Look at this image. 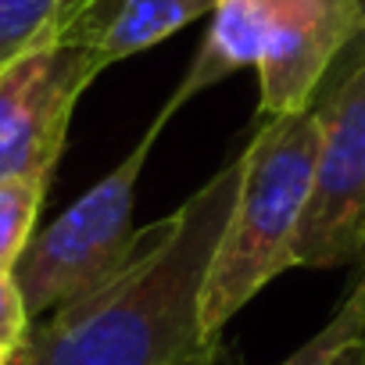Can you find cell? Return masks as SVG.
Wrapping results in <instances>:
<instances>
[{"mask_svg": "<svg viewBox=\"0 0 365 365\" xmlns=\"http://www.w3.org/2000/svg\"><path fill=\"white\" fill-rule=\"evenodd\" d=\"M0 365H11V354L8 351H0Z\"/></svg>", "mask_w": 365, "mask_h": 365, "instance_id": "obj_16", "label": "cell"}, {"mask_svg": "<svg viewBox=\"0 0 365 365\" xmlns=\"http://www.w3.org/2000/svg\"><path fill=\"white\" fill-rule=\"evenodd\" d=\"M244 154L172 215L136 230L125 258L36 319L11 365H182L201 347V294L226 233Z\"/></svg>", "mask_w": 365, "mask_h": 365, "instance_id": "obj_1", "label": "cell"}, {"mask_svg": "<svg viewBox=\"0 0 365 365\" xmlns=\"http://www.w3.org/2000/svg\"><path fill=\"white\" fill-rule=\"evenodd\" d=\"M47 187L51 179H0V269L4 272H15L19 258L36 237Z\"/></svg>", "mask_w": 365, "mask_h": 365, "instance_id": "obj_11", "label": "cell"}, {"mask_svg": "<svg viewBox=\"0 0 365 365\" xmlns=\"http://www.w3.org/2000/svg\"><path fill=\"white\" fill-rule=\"evenodd\" d=\"M240 154V190L201 294L205 344H219L226 322L251 297H258L283 272L297 269L294 244L319 154L315 108L255 122V136Z\"/></svg>", "mask_w": 365, "mask_h": 365, "instance_id": "obj_2", "label": "cell"}, {"mask_svg": "<svg viewBox=\"0 0 365 365\" xmlns=\"http://www.w3.org/2000/svg\"><path fill=\"white\" fill-rule=\"evenodd\" d=\"M108 65L72 43H47L0 68V179H51L86 86Z\"/></svg>", "mask_w": 365, "mask_h": 365, "instance_id": "obj_5", "label": "cell"}, {"mask_svg": "<svg viewBox=\"0 0 365 365\" xmlns=\"http://www.w3.org/2000/svg\"><path fill=\"white\" fill-rule=\"evenodd\" d=\"M329 365H365V336H358V340L344 344V347L333 354V361H329Z\"/></svg>", "mask_w": 365, "mask_h": 365, "instance_id": "obj_14", "label": "cell"}, {"mask_svg": "<svg viewBox=\"0 0 365 365\" xmlns=\"http://www.w3.org/2000/svg\"><path fill=\"white\" fill-rule=\"evenodd\" d=\"M83 0H0V68L58 43Z\"/></svg>", "mask_w": 365, "mask_h": 365, "instance_id": "obj_9", "label": "cell"}, {"mask_svg": "<svg viewBox=\"0 0 365 365\" xmlns=\"http://www.w3.org/2000/svg\"><path fill=\"white\" fill-rule=\"evenodd\" d=\"M172 115L175 111L161 104L140 143L101 182H93L72 208H65L47 230H40L29 240L26 255L15 265V279L33 322L61 308L65 301L79 297L83 290H90L125 258L136 237L133 226L136 182L154 140L172 122Z\"/></svg>", "mask_w": 365, "mask_h": 365, "instance_id": "obj_3", "label": "cell"}, {"mask_svg": "<svg viewBox=\"0 0 365 365\" xmlns=\"http://www.w3.org/2000/svg\"><path fill=\"white\" fill-rule=\"evenodd\" d=\"M361 29V0H276L258 61V122L308 111Z\"/></svg>", "mask_w": 365, "mask_h": 365, "instance_id": "obj_6", "label": "cell"}, {"mask_svg": "<svg viewBox=\"0 0 365 365\" xmlns=\"http://www.w3.org/2000/svg\"><path fill=\"white\" fill-rule=\"evenodd\" d=\"M86 4H90V0H83V4H79V8H86ZM72 19H76V15H72Z\"/></svg>", "mask_w": 365, "mask_h": 365, "instance_id": "obj_17", "label": "cell"}, {"mask_svg": "<svg viewBox=\"0 0 365 365\" xmlns=\"http://www.w3.org/2000/svg\"><path fill=\"white\" fill-rule=\"evenodd\" d=\"M361 8H365V0H361ZM361 61H365V29H361V36H358V43H354V47H351V51H347V54H344V58L336 61V68L329 72V79L322 83V90H329V86H336V83H340L344 76H351V72H354V68H358ZM322 90H319V93H322Z\"/></svg>", "mask_w": 365, "mask_h": 365, "instance_id": "obj_13", "label": "cell"}, {"mask_svg": "<svg viewBox=\"0 0 365 365\" xmlns=\"http://www.w3.org/2000/svg\"><path fill=\"white\" fill-rule=\"evenodd\" d=\"M215 0H90L65 26L58 43L86 47L104 65L143 54L201 15H212Z\"/></svg>", "mask_w": 365, "mask_h": 365, "instance_id": "obj_7", "label": "cell"}, {"mask_svg": "<svg viewBox=\"0 0 365 365\" xmlns=\"http://www.w3.org/2000/svg\"><path fill=\"white\" fill-rule=\"evenodd\" d=\"M29 329H33V315L19 290V279H15V272L0 269V351L15 354L26 344Z\"/></svg>", "mask_w": 365, "mask_h": 365, "instance_id": "obj_12", "label": "cell"}, {"mask_svg": "<svg viewBox=\"0 0 365 365\" xmlns=\"http://www.w3.org/2000/svg\"><path fill=\"white\" fill-rule=\"evenodd\" d=\"M312 108L319 154L294 262L297 269H344L365 255V61Z\"/></svg>", "mask_w": 365, "mask_h": 365, "instance_id": "obj_4", "label": "cell"}, {"mask_svg": "<svg viewBox=\"0 0 365 365\" xmlns=\"http://www.w3.org/2000/svg\"><path fill=\"white\" fill-rule=\"evenodd\" d=\"M182 365H226V347H222V344H208V347H201L194 358H187Z\"/></svg>", "mask_w": 365, "mask_h": 365, "instance_id": "obj_15", "label": "cell"}, {"mask_svg": "<svg viewBox=\"0 0 365 365\" xmlns=\"http://www.w3.org/2000/svg\"><path fill=\"white\" fill-rule=\"evenodd\" d=\"M358 336H365V255L354 265V279L344 290V297L333 308V315L326 319V326L315 336H308L294 354H287L279 365H329L333 354L344 344L358 340Z\"/></svg>", "mask_w": 365, "mask_h": 365, "instance_id": "obj_10", "label": "cell"}, {"mask_svg": "<svg viewBox=\"0 0 365 365\" xmlns=\"http://www.w3.org/2000/svg\"><path fill=\"white\" fill-rule=\"evenodd\" d=\"M272 11H276V0H215L205 43L165 104L179 111L190 97L205 93L208 86H219L233 72L251 65L258 68L272 26Z\"/></svg>", "mask_w": 365, "mask_h": 365, "instance_id": "obj_8", "label": "cell"}]
</instances>
